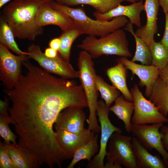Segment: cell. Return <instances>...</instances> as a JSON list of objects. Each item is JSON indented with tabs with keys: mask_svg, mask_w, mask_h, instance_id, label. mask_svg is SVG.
Wrapping results in <instances>:
<instances>
[{
	"mask_svg": "<svg viewBox=\"0 0 168 168\" xmlns=\"http://www.w3.org/2000/svg\"><path fill=\"white\" fill-rule=\"evenodd\" d=\"M47 0H13L5 6L2 15L15 38L34 41L43 34V27L38 26L35 17L38 9Z\"/></svg>",
	"mask_w": 168,
	"mask_h": 168,
	"instance_id": "cell-1",
	"label": "cell"
},
{
	"mask_svg": "<svg viewBox=\"0 0 168 168\" xmlns=\"http://www.w3.org/2000/svg\"><path fill=\"white\" fill-rule=\"evenodd\" d=\"M51 7L67 15L82 30L89 36L102 37L125 26L129 22L128 18L119 16L110 21L94 20L87 15L83 7L73 8L59 3L54 0L49 2Z\"/></svg>",
	"mask_w": 168,
	"mask_h": 168,
	"instance_id": "cell-2",
	"label": "cell"
},
{
	"mask_svg": "<svg viewBox=\"0 0 168 168\" xmlns=\"http://www.w3.org/2000/svg\"><path fill=\"white\" fill-rule=\"evenodd\" d=\"M92 59L87 52L82 50L78 55L77 66L79 78L86 98L89 110V117L86 119L88 124L87 129L95 133H98L101 131L96 117L99 91L95 83L96 74Z\"/></svg>",
	"mask_w": 168,
	"mask_h": 168,
	"instance_id": "cell-3",
	"label": "cell"
},
{
	"mask_svg": "<svg viewBox=\"0 0 168 168\" xmlns=\"http://www.w3.org/2000/svg\"><path fill=\"white\" fill-rule=\"evenodd\" d=\"M87 52L93 59L103 55H114L126 58L132 56L125 31L120 28L99 38L87 35L77 45Z\"/></svg>",
	"mask_w": 168,
	"mask_h": 168,
	"instance_id": "cell-4",
	"label": "cell"
},
{
	"mask_svg": "<svg viewBox=\"0 0 168 168\" xmlns=\"http://www.w3.org/2000/svg\"><path fill=\"white\" fill-rule=\"evenodd\" d=\"M131 136L114 132L108 141L104 168H137Z\"/></svg>",
	"mask_w": 168,
	"mask_h": 168,
	"instance_id": "cell-5",
	"label": "cell"
},
{
	"mask_svg": "<svg viewBox=\"0 0 168 168\" xmlns=\"http://www.w3.org/2000/svg\"><path fill=\"white\" fill-rule=\"evenodd\" d=\"M29 56L39 64L44 70L49 73L69 79L79 78V72L73 68L70 62L65 60L58 52L56 57H46L41 51L40 46L33 43L28 47Z\"/></svg>",
	"mask_w": 168,
	"mask_h": 168,
	"instance_id": "cell-6",
	"label": "cell"
},
{
	"mask_svg": "<svg viewBox=\"0 0 168 168\" xmlns=\"http://www.w3.org/2000/svg\"><path fill=\"white\" fill-rule=\"evenodd\" d=\"M134 105L132 124L136 125L168 123V118L162 114L158 108L147 99L139 90L137 84L130 90Z\"/></svg>",
	"mask_w": 168,
	"mask_h": 168,
	"instance_id": "cell-7",
	"label": "cell"
},
{
	"mask_svg": "<svg viewBox=\"0 0 168 168\" xmlns=\"http://www.w3.org/2000/svg\"><path fill=\"white\" fill-rule=\"evenodd\" d=\"M110 111L104 101H98L96 115L98 117L101 132L99 150L93 158L88 161L86 166L87 168H104V160L110 137L114 132L121 133L122 132L121 128L114 126L110 121L109 117Z\"/></svg>",
	"mask_w": 168,
	"mask_h": 168,
	"instance_id": "cell-8",
	"label": "cell"
},
{
	"mask_svg": "<svg viewBox=\"0 0 168 168\" xmlns=\"http://www.w3.org/2000/svg\"><path fill=\"white\" fill-rule=\"evenodd\" d=\"M30 58L28 55L13 54L5 45L0 43V80L6 89L14 87L21 74L22 62Z\"/></svg>",
	"mask_w": 168,
	"mask_h": 168,
	"instance_id": "cell-9",
	"label": "cell"
},
{
	"mask_svg": "<svg viewBox=\"0 0 168 168\" xmlns=\"http://www.w3.org/2000/svg\"><path fill=\"white\" fill-rule=\"evenodd\" d=\"M164 123H160L150 125L132 124L131 132L147 150L152 151L154 149L161 154L168 167V152L163 146L161 135L159 131Z\"/></svg>",
	"mask_w": 168,
	"mask_h": 168,
	"instance_id": "cell-10",
	"label": "cell"
},
{
	"mask_svg": "<svg viewBox=\"0 0 168 168\" xmlns=\"http://www.w3.org/2000/svg\"><path fill=\"white\" fill-rule=\"evenodd\" d=\"M49 2L42 4L37 11L35 23L38 26L54 25L65 31L77 26L67 15L53 8Z\"/></svg>",
	"mask_w": 168,
	"mask_h": 168,
	"instance_id": "cell-11",
	"label": "cell"
},
{
	"mask_svg": "<svg viewBox=\"0 0 168 168\" xmlns=\"http://www.w3.org/2000/svg\"><path fill=\"white\" fill-rule=\"evenodd\" d=\"M116 61L124 65L127 69L131 71L133 75L138 77L140 80L139 86H145V95L149 98L161 70L152 64L145 65L136 63L124 57H120L116 59Z\"/></svg>",
	"mask_w": 168,
	"mask_h": 168,
	"instance_id": "cell-12",
	"label": "cell"
},
{
	"mask_svg": "<svg viewBox=\"0 0 168 168\" xmlns=\"http://www.w3.org/2000/svg\"><path fill=\"white\" fill-rule=\"evenodd\" d=\"M83 108L71 107L63 109L58 115L54 124L56 131L64 130L79 133L85 129L86 114Z\"/></svg>",
	"mask_w": 168,
	"mask_h": 168,
	"instance_id": "cell-13",
	"label": "cell"
},
{
	"mask_svg": "<svg viewBox=\"0 0 168 168\" xmlns=\"http://www.w3.org/2000/svg\"><path fill=\"white\" fill-rule=\"evenodd\" d=\"M144 10L143 0L132 3L128 5L121 4L105 13H100L96 11L93 13L96 19L99 21H110L113 18L124 16L129 20V22L138 28L141 26L140 15Z\"/></svg>",
	"mask_w": 168,
	"mask_h": 168,
	"instance_id": "cell-14",
	"label": "cell"
},
{
	"mask_svg": "<svg viewBox=\"0 0 168 168\" xmlns=\"http://www.w3.org/2000/svg\"><path fill=\"white\" fill-rule=\"evenodd\" d=\"M55 132L56 138L58 144L71 158L73 157L79 148L88 143L96 134L86 128L79 133L64 130L55 131Z\"/></svg>",
	"mask_w": 168,
	"mask_h": 168,
	"instance_id": "cell-15",
	"label": "cell"
},
{
	"mask_svg": "<svg viewBox=\"0 0 168 168\" xmlns=\"http://www.w3.org/2000/svg\"><path fill=\"white\" fill-rule=\"evenodd\" d=\"M144 5L147 17L146 23L138 27L135 33L149 46L154 40V35L158 32L157 20L160 5L158 0H145Z\"/></svg>",
	"mask_w": 168,
	"mask_h": 168,
	"instance_id": "cell-16",
	"label": "cell"
},
{
	"mask_svg": "<svg viewBox=\"0 0 168 168\" xmlns=\"http://www.w3.org/2000/svg\"><path fill=\"white\" fill-rule=\"evenodd\" d=\"M131 142L137 168H168L163 159L150 153L135 137H132Z\"/></svg>",
	"mask_w": 168,
	"mask_h": 168,
	"instance_id": "cell-17",
	"label": "cell"
},
{
	"mask_svg": "<svg viewBox=\"0 0 168 168\" xmlns=\"http://www.w3.org/2000/svg\"><path fill=\"white\" fill-rule=\"evenodd\" d=\"M115 65L108 68L106 74L112 84L122 94L126 100L133 102V97L127 84V69L121 63L117 62Z\"/></svg>",
	"mask_w": 168,
	"mask_h": 168,
	"instance_id": "cell-18",
	"label": "cell"
},
{
	"mask_svg": "<svg viewBox=\"0 0 168 168\" xmlns=\"http://www.w3.org/2000/svg\"><path fill=\"white\" fill-rule=\"evenodd\" d=\"M114 102L109 110L123 122L127 132L130 133L132 126L131 119L134 110L133 102L125 100L122 95L119 96Z\"/></svg>",
	"mask_w": 168,
	"mask_h": 168,
	"instance_id": "cell-19",
	"label": "cell"
},
{
	"mask_svg": "<svg viewBox=\"0 0 168 168\" xmlns=\"http://www.w3.org/2000/svg\"><path fill=\"white\" fill-rule=\"evenodd\" d=\"M149 100L158 108L159 111L167 116L168 114V84L159 77L153 86Z\"/></svg>",
	"mask_w": 168,
	"mask_h": 168,
	"instance_id": "cell-20",
	"label": "cell"
},
{
	"mask_svg": "<svg viewBox=\"0 0 168 168\" xmlns=\"http://www.w3.org/2000/svg\"><path fill=\"white\" fill-rule=\"evenodd\" d=\"M69 7L80 5H89L100 13H105L117 7L124 0H54Z\"/></svg>",
	"mask_w": 168,
	"mask_h": 168,
	"instance_id": "cell-21",
	"label": "cell"
},
{
	"mask_svg": "<svg viewBox=\"0 0 168 168\" xmlns=\"http://www.w3.org/2000/svg\"><path fill=\"white\" fill-rule=\"evenodd\" d=\"M125 29L132 35L136 43V51L131 61L134 62L138 61L143 65H151L152 57L149 46L142 39L136 35L133 25L129 22L125 26Z\"/></svg>",
	"mask_w": 168,
	"mask_h": 168,
	"instance_id": "cell-22",
	"label": "cell"
},
{
	"mask_svg": "<svg viewBox=\"0 0 168 168\" xmlns=\"http://www.w3.org/2000/svg\"><path fill=\"white\" fill-rule=\"evenodd\" d=\"M98 133H96L94 137L88 143L79 148L75 153L72 160L67 168H73L80 161L86 160L90 161L93 156L98 152L100 146L98 143Z\"/></svg>",
	"mask_w": 168,
	"mask_h": 168,
	"instance_id": "cell-23",
	"label": "cell"
},
{
	"mask_svg": "<svg viewBox=\"0 0 168 168\" xmlns=\"http://www.w3.org/2000/svg\"><path fill=\"white\" fill-rule=\"evenodd\" d=\"M83 34V32L78 26L63 31L59 37L61 44L58 52L65 60L70 62L72 44L77 37Z\"/></svg>",
	"mask_w": 168,
	"mask_h": 168,
	"instance_id": "cell-24",
	"label": "cell"
},
{
	"mask_svg": "<svg viewBox=\"0 0 168 168\" xmlns=\"http://www.w3.org/2000/svg\"><path fill=\"white\" fill-rule=\"evenodd\" d=\"M14 34L2 15L0 17V43L17 55H29L28 52L21 50L15 40Z\"/></svg>",
	"mask_w": 168,
	"mask_h": 168,
	"instance_id": "cell-25",
	"label": "cell"
},
{
	"mask_svg": "<svg viewBox=\"0 0 168 168\" xmlns=\"http://www.w3.org/2000/svg\"><path fill=\"white\" fill-rule=\"evenodd\" d=\"M97 88L108 108L112 104L120 95V92L113 86L106 82L100 76L97 74L95 77Z\"/></svg>",
	"mask_w": 168,
	"mask_h": 168,
	"instance_id": "cell-26",
	"label": "cell"
},
{
	"mask_svg": "<svg viewBox=\"0 0 168 168\" xmlns=\"http://www.w3.org/2000/svg\"><path fill=\"white\" fill-rule=\"evenodd\" d=\"M152 57V65L163 69L168 63V49L161 42L152 41L149 46Z\"/></svg>",
	"mask_w": 168,
	"mask_h": 168,
	"instance_id": "cell-27",
	"label": "cell"
},
{
	"mask_svg": "<svg viewBox=\"0 0 168 168\" xmlns=\"http://www.w3.org/2000/svg\"><path fill=\"white\" fill-rule=\"evenodd\" d=\"M4 143L16 168H33L30 160L21 149L14 146L11 142L4 141Z\"/></svg>",
	"mask_w": 168,
	"mask_h": 168,
	"instance_id": "cell-28",
	"label": "cell"
},
{
	"mask_svg": "<svg viewBox=\"0 0 168 168\" xmlns=\"http://www.w3.org/2000/svg\"><path fill=\"white\" fill-rule=\"evenodd\" d=\"M14 124V120L8 114H0V135L7 142H12L15 146L18 147L16 142L17 136L15 135L10 129L9 124Z\"/></svg>",
	"mask_w": 168,
	"mask_h": 168,
	"instance_id": "cell-29",
	"label": "cell"
},
{
	"mask_svg": "<svg viewBox=\"0 0 168 168\" xmlns=\"http://www.w3.org/2000/svg\"><path fill=\"white\" fill-rule=\"evenodd\" d=\"M0 168H16L4 142H0Z\"/></svg>",
	"mask_w": 168,
	"mask_h": 168,
	"instance_id": "cell-30",
	"label": "cell"
},
{
	"mask_svg": "<svg viewBox=\"0 0 168 168\" xmlns=\"http://www.w3.org/2000/svg\"><path fill=\"white\" fill-rule=\"evenodd\" d=\"M160 129L163 146L165 149L168 151V124L166 125H163Z\"/></svg>",
	"mask_w": 168,
	"mask_h": 168,
	"instance_id": "cell-31",
	"label": "cell"
},
{
	"mask_svg": "<svg viewBox=\"0 0 168 168\" xmlns=\"http://www.w3.org/2000/svg\"><path fill=\"white\" fill-rule=\"evenodd\" d=\"M165 24L163 36L160 41L168 49V12L165 13Z\"/></svg>",
	"mask_w": 168,
	"mask_h": 168,
	"instance_id": "cell-32",
	"label": "cell"
},
{
	"mask_svg": "<svg viewBox=\"0 0 168 168\" xmlns=\"http://www.w3.org/2000/svg\"><path fill=\"white\" fill-rule=\"evenodd\" d=\"M159 77L164 83L168 84V63L163 69L160 70Z\"/></svg>",
	"mask_w": 168,
	"mask_h": 168,
	"instance_id": "cell-33",
	"label": "cell"
},
{
	"mask_svg": "<svg viewBox=\"0 0 168 168\" xmlns=\"http://www.w3.org/2000/svg\"><path fill=\"white\" fill-rule=\"evenodd\" d=\"M61 44V40L59 37L56 38L51 40L49 43V47L58 51Z\"/></svg>",
	"mask_w": 168,
	"mask_h": 168,
	"instance_id": "cell-34",
	"label": "cell"
},
{
	"mask_svg": "<svg viewBox=\"0 0 168 168\" xmlns=\"http://www.w3.org/2000/svg\"><path fill=\"white\" fill-rule=\"evenodd\" d=\"M44 54L48 57L54 58L57 56L58 54V51L49 47L45 49Z\"/></svg>",
	"mask_w": 168,
	"mask_h": 168,
	"instance_id": "cell-35",
	"label": "cell"
},
{
	"mask_svg": "<svg viewBox=\"0 0 168 168\" xmlns=\"http://www.w3.org/2000/svg\"><path fill=\"white\" fill-rule=\"evenodd\" d=\"M160 6L165 13L168 12V0H158Z\"/></svg>",
	"mask_w": 168,
	"mask_h": 168,
	"instance_id": "cell-36",
	"label": "cell"
},
{
	"mask_svg": "<svg viewBox=\"0 0 168 168\" xmlns=\"http://www.w3.org/2000/svg\"><path fill=\"white\" fill-rule=\"evenodd\" d=\"M12 0H0V8L2 7L6 4Z\"/></svg>",
	"mask_w": 168,
	"mask_h": 168,
	"instance_id": "cell-37",
	"label": "cell"
},
{
	"mask_svg": "<svg viewBox=\"0 0 168 168\" xmlns=\"http://www.w3.org/2000/svg\"><path fill=\"white\" fill-rule=\"evenodd\" d=\"M124 1H127L129 2L132 3H134L136 2H137L139 1V0H124Z\"/></svg>",
	"mask_w": 168,
	"mask_h": 168,
	"instance_id": "cell-38",
	"label": "cell"
},
{
	"mask_svg": "<svg viewBox=\"0 0 168 168\" xmlns=\"http://www.w3.org/2000/svg\"><path fill=\"white\" fill-rule=\"evenodd\" d=\"M48 0L49 1H52V0Z\"/></svg>",
	"mask_w": 168,
	"mask_h": 168,
	"instance_id": "cell-39",
	"label": "cell"
}]
</instances>
